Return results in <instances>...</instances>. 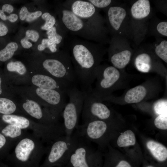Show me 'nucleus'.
<instances>
[{
  "label": "nucleus",
  "mask_w": 167,
  "mask_h": 167,
  "mask_svg": "<svg viewBox=\"0 0 167 167\" xmlns=\"http://www.w3.org/2000/svg\"><path fill=\"white\" fill-rule=\"evenodd\" d=\"M95 74L97 81L96 87L92 89L91 93L97 98L111 89L120 75L118 69L111 66L99 65L96 70Z\"/></svg>",
  "instance_id": "nucleus-15"
},
{
  "label": "nucleus",
  "mask_w": 167,
  "mask_h": 167,
  "mask_svg": "<svg viewBox=\"0 0 167 167\" xmlns=\"http://www.w3.org/2000/svg\"><path fill=\"white\" fill-rule=\"evenodd\" d=\"M146 146L153 156L160 161H165L167 158V148L162 144L153 140H149Z\"/></svg>",
  "instance_id": "nucleus-25"
},
{
  "label": "nucleus",
  "mask_w": 167,
  "mask_h": 167,
  "mask_svg": "<svg viewBox=\"0 0 167 167\" xmlns=\"http://www.w3.org/2000/svg\"><path fill=\"white\" fill-rule=\"evenodd\" d=\"M167 101L161 100L157 101L154 105L153 109L159 115L167 113Z\"/></svg>",
  "instance_id": "nucleus-36"
},
{
  "label": "nucleus",
  "mask_w": 167,
  "mask_h": 167,
  "mask_svg": "<svg viewBox=\"0 0 167 167\" xmlns=\"http://www.w3.org/2000/svg\"><path fill=\"white\" fill-rule=\"evenodd\" d=\"M88 2L91 3L95 7L100 9H104L108 7L113 5L117 2L111 0H88Z\"/></svg>",
  "instance_id": "nucleus-34"
},
{
  "label": "nucleus",
  "mask_w": 167,
  "mask_h": 167,
  "mask_svg": "<svg viewBox=\"0 0 167 167\" xmlns=\"http://www.w3.org/2000/svg\"><path fill=\"white\" fill-rule=\"evenodd\" d=\"M146 167H154L153 166H147Z\"/></svg>",
  "instance_id": "nucleus-42"
},
{
  "label": "nucleus",
  "mask_w": 167,
  "mask_h": 167,
  "mask_svg": "<svg viewBox=\"0 0 167 167\" xmlns=\"http://www.w3.org/2000/svg\"><path fill=\"white\" fill-rule=\"evenodd\" d=\"M78 139L75 132L70 136L64 135L53 140L47 147V156L40 167H51L68 160Z\"/></svg>",
  "instance_id": "nucleus-10"
},
{
  "label": "nucleus",
  "mask_w": 167,
  "mask_h": 167,
  "mask_svg": "<svg viewBox=\"0 0 167 167\" xmlns=\"http://www.w3.org/2000/svg\"><path fill=\"white\" fill-rule=\"evenodd\" d=\"M129 11L132 40L137 47L147 34L149 21L153 14L148 0L135 1Z\"/></svg>",
  "instance_id": "nucleus-7"
},
{
  "label": "nucleus",
  "mask_w": 167,
  "mask_h": 167,
  "mask_svg": "<svg viewBox=\"0 0 167 167\" xmlns=\"http://www.w3.org/2000/svg\"><path fill=\"white\" fill-rule=\"evenodd\" d=\"M67 49L80 90L91 93L96 70L107 49L103 44L77 38L70 41Z\"/></svg>",
  "instance_id": "nucleus-1"
},
{
  "label": "nucleus",
  "mask_w": 167,
  "mask_h": 167,
  "mask_svg": "<svg viewBox=\"0 0 167 167\" xmlns=\"http://www.w3.org/2000/svg\"><path fill=\"white\" fill-rule=\"evenodd\" d=\"M6 75L9 82L16 85L29 84L30 71L21 61H10L6 64Z\"/></svg>",
  "instance_id": "nucleus-18"
},
{
  "label": "nucleus",
  "mask_w": 167,
  "mask_h": 167,
  "mask_svg": "<svg viewBox=\"0 0 167 167\" xmlns=\"http://www.w3.org/2000/svg\"><path fill=\"white\" fill-rule=\"evenodd\" d=\"M15 143L5 137L0 133V157L8 153Z\"/></svg>",
  "instance_id": "nucleus-32"
},
{
  "label": "nucleus",
  "mask_w": 167,
  "mask_h": 167,
  "mask_svg": "<svg viewBox=\"0 0 167 167\" xmlns=\"http://www.w3.org/2000/svg\"><path fill=\"white\" fill-rule=\"evenodd\" d=\"M155 38L167 37V21L152 16L149 21L147 34Z\"/></svg>",
  "instance_id": "nucleus-21"
},
{
  "label": "nucleus",
  "mask_w": 167,
  "mask_h": 167,
  "mask_svg": "<svg viewBox=\"0 0 167 167\" xmlns=\"http://www.w3.org/2000/svg\"><path fill=\"white\" fill-rule=\"evenodd\" d=\"M67 32L57 21L55 25L46 32L47 38L58 45H61Z\"/></svg>",
  "instance_id": "nucleus-23"
},
{
  "label": "nucleus",
  "mask_w": 167,
  "mask_h": 167,
  "mask_svg": "<svg viewBox=\"0 0 167 167\" xmlns=\"http://www.w3.org/2000/svg\"><path fill=\"white\" fill-rule=\"evenodd\" d=\"M59 45L47 38H43L37 46L40 51H45L46 54H53L58 52Z\"/></svg>",
  "instance_id": "nucleus-31"
},
{
  "label": "nucleus",
  "mask_w": 167,
  "mask_h": 167,
  "mask_svg": "<svg viewBox=\"0 0 167 167\" xmlns=\"http://www.w3.org/2000/svg\"><path fill=\"white\" fill-rule=\"evenodd\" d=\"M109 43L107 51L113 66L118 69L124 68L129 63L133 51L129 40L122 36H113Z\"/></svg>",
  "instance_id": "nucleus-12"
},
{
  "label": "nucleus",
  "mask_w": 167,
  "mask_h": 167,
  "mask_svg": "<svg viewBox=\"0 0 167 167\" xmlns=\"http://www.w3.org/2000/svg\"><path fill=\"white\" fill-rule=\"evenodd\" d=\"M41 18L45 21L41 27V29L43 30H48L54 26L57 22L55 17L48 11L43 12Z\"/></svg>",
  "instance_id": "nucleus-33"
},
{
  "label": "nucleus",
  "mask_w": 167,
  "mask_h": 167,
  "mask_svg": "<svg viewBox=\"0 0 167 167\" xmlns=\"http://www.w3.org/2000/svg\"><path fill=\"white\" fill-rule=\"evenodd\" d=\"M22 99L17 103L25 116L34 121L48 126L58 125L59 117L49 109L40 105L36 101L20 95Z\"/></svg>",
  "instance_id": "nucleus-11"
},
{
  "label": "nucleus",
  "mask_w": 167,
  "mask_h": 167,
  "mask_svg": "<svg viewBox=\"0 0 167 167\" xmlns=\"http://www.w3.org/2000/svg\"><path fill=\"white\" fill-rule=\"evenodd\" d=\"M69 101L66 103L61 113L62 124L65 135L70 136L78 126L79 116L83 109L87 93L75 86L67 92Z\"/></svg>",
  "instance_id": "nucleus-9"
},
{
  "label": "nucleus",
  "mask_w": 167,
  "mask_h": 167,
  "mask_svg": "<svg viewBox=\"0 0 167 167\" xmlns=\"http://www.w3.org/2000/svg\"><path fill=\"white\" fill-rule=\"evenodd\" d=\"M0 117L1 120L5 123L16 125L23 130H31L44 143L49 144L58 138L65 135L62 124L46 125L26 116L15 114L4 115Z\"/></svg>",
  "instance_id": "nucleus-6"
},
{
  "label": "nucleus",
  "mask_w": 167,
  "mask_h": 167,
  "mask_svg": "<svg viewBox=\"0 0 167 167\" xmlns=\"http://www.w3.org/2000/svg\"><path fill=\"white\" fill-rule=\"evenodd\" d=\"M18 16L15 13H12L10 14L4 13L0 9V19L4 22L8 21L11 23L16 22L18 19Z\"/></svg>",
  "instance_id": "nucleus-37"
},
{
  "label": "nucleus",
  "mask_w": 167,
  "mask_h": 167,
  "mask_svg": "<svg viewBox=\"0 0 167 167\" xmlns=\"http://www.w3.org/2000/svg\"><path fill=\"white\" fill-rule=\"evenodd\" d=\"M147 90L143 86L138 85L129 90L126 93L124 100L129 104L139 103L145 97Z\"/></svg>",
  "instance_id": "nucleus-24"
},
{
  "label": "nucleus",
  "mask_w": 167,
  "mask_h": 167,
  "mask_svg": "<svg viewBox=\"0 0 167 167\" xmlns=\"http://www.w3.org/2000/svg\"><path fill=\"white\" fill-rule=\"evenodd\" d=\"M15 90L16 93L36 101L59 118L66 104V96L67 94L63 92L44 89L32 85L21 88L15 87Z\"/></svg>",
  "instance_id": "nucleus-5"
},
{
  "label": "nucleus",
  "mask_w": 167,
  "mask_h": 167,
  "mask_svg": "<svg viewBox=\"0 0 167 167\" xmlns=\"http://www.w3.org/2000/svg\"><path fill=\"white\" fill-rule=\"evenodd\" d=\"M100 99L91 93L87 94L82 111V118L84 123L95 120H105L111 115V111Z\"/></svg>",
  "instance_id": "nucleus-16"
},
{
  "label": "nucleus",
  "mask_w": 167,
  "mask_h": 167,
  "mask_svg": "<svg viewBox=\"0 0 167 167\" xmlns=\"http://www.w3.org/2000/svg\"><path fill=\"white\" fill-rule=\"evenodd\" d=\"M44 143L33 133H28L15 144L9 158L16 167H39L40 161L47 151Z\"/></svg>",
  "instance_id": "nucleus-4"
},
{
  "label": "nucleus",
  "mask_w": 167,
  "mask_h": 167,
  "mask_svg": "<svg viewBox=\"0 0 167 167\" xmlns=\"http://www.w3.org/2000/svg\"><path fill=\"white\" fill-rule=\"evenodd\" d=\"M40 34L37 31L34 29L26 30L24 36L20 40L22 46L25 49H29L33 46V43H36L40 39Z\"/></svg>",
  "instance_id": "nucleus-27"
},
{
  "label": "nucleus",
  "mask_w": 167,
  "mask_h": 167,
  "mask_svg": "<svg viewBox=\"0 0 167 167\" xmlns=\"http://www.w3.org/2000/svg\"><path fill=\"white\" fill-rule=\"evenodd\" d=\"M43 13L41 10L29 12L27 7L24 6L22 7L20 10L19 17L21 21L31 23L41 16Z\"/></svg>",
  "instance_id": "nucleus-29"
},
{
  "label": "nucleus",
  "mask_w": 167,
  "mask_h": 167,
  "mask_svg": "<svg viewBox=\"0 0 167 167\" xmlns=\"http://www.w3.org/2000/svg\"><path fill=\"white\" fill-rule=\"evenodd\" d=\"M62 4L77 16L100 26L107 27L99 9L88 0H66Z\"/></svg>",
  "instance_id": "nucleus-13"
},
{
  "label": "nucleus",
  "mask_w": 167,
  "mask_h": 167,
  "mask_svg": "<svg viewBox=\"0 0 167 167\" xmlns=\"http://www.w3.org/2000/svg\"><path fill=\"white\" fill-rule=\"evenodd\" d=\"M115 167H131L130 164L125 161H121L119 162Z\"/></svg>",
  "instance_id": "nucleus-40"
},
{
  "label": "nucleus",
  "mask_w": 167,
  "mask_h": 167,
  "mask_svg": "<svg viewBox=\"0 0 167 167\" xmlns=\"http://www.w3.org/2000/svg\"><path fill=\"white\" fill-rule=\"evenodd\" d=\"M150 46L155 54L165 62L167 63V41L162 38L156 37Z\"/></svg>",
  "instance_id": "nucleus-26"
},
{
  "label": "nucleus",
  "mask_w": 167,
  "mask_h": 167,
  "mask_svg": "<svg viewBox=\"0 0 167 167\" xmlns=\"http://www.w3.org/2000/svg\"><path fill=\"white\" fill-rule=\"evenodd\" d=\"M30 71L29 83L37 87L55 90L66 93L73 87L61 82L44 73L32 70Z\"/></svg>",
  "instance_id": "nucleus-17"
},
{
  "label": "nucleus",
  "mask_w": 167,
  "mask_h": 167,
  "mask_svg": "<svg viewBox=\"0 0 167 167\" xmlns=\"http://www.w3.org/2000/svg\"><path fill=\"white\" fill-rule=\"evenodd\" d=\"M136 48L137 54L134 60L135 67L139 71L148 72L152 68V56L154 53L150 45L138 46Z\"/></svg>",
  "instance_id": "nucleus-19"
},
{
  "label": "nucleus",
  "mask_w": 167,
  "mask_h": 167,
  "mask_svg": "<svg viewBox=\"0 0 167 167\" xmlns=\"http://www.w3.org/2000/svg\"><path fill=\"white\" fill-rule=\"evenodd\" d=\"M18 49V45L15 41L8 42L0 49V62H5L11 59Z\"/></svg>",
  "instance_id": "nucleus-28"
},
{
  "label": "nucleus",
  "mask_w": 167,
  "mask_h": 167,
  "mask_svg": "<svg viewBox=\"0 0 167 167\" xmlns=\"http://www.w3.org/2000/svg\"><path fill=\"white\" fill-rule=\"evenodd\" d=\"M136 143L135 135L131 130H127L122 134L118 137L117 143L120 147L133 145Z\"/></svg>",
  "instance_id": "nucleus-30"
},
{
  "label": "nucleus",
  "mask_w": 167,
  "mask_h": 167,
  "mask_svg": "<svg viewBox=\"0 0 167 167\" xmlns=\"http://www.w3.org/2000/svg\"><path fill=\"white\" fill-rule=\"evenodd\" d=\"M129 9L117 2L103 9L106 25L112 36H119L132 40Z\"/></svg>",
  "instance_id": "nucleus-8"
},
{
  "label": "nucleus",
  "mask_w": 167,
  "mask_h": 167,
  "mask_svg": "<svg viewBox=\"0 0 167 167\" xmlns=\"http://www.w3.org/2000/svg\"><path fill=\"white\" fill-rule=\"evenodd\" d=\"M0 133L16 143L28 132L19 127L0 121Z\"/></svg>",
  "instance_id": "nucleus-20"
},
{
  "label": "nucleus",
  "mask_w": 167,
  "mask_h": 167,
  "mask_svg": "<svg viewBox=\"0 0 167 167\" xmlns=\"http://www.w3.org/2000/svg\"><path fill=\"white\" fill-rule=\"evenodd\" d=\"M91 143L78 136L68 160L72 167H91L90 163L97 157L98 153L92 148Z\"/></svg>",
  "instance_id": "nucleus-14"
},
{
  "label": "nucleus",
  "mask_w": 167,
  "mask_h": 167,
  "mask_svg": "<svg viewBox=\"0 0 167 167\" xmlns=\"http://www.w3.org/2000/svg\"><path fill=\"white\" fill-rule=\"evenodd\" d=\"M4 12L10 14L13 13L14 10V7L11 5L9 4H3L0 9Z\"/></svg>",
  "instance_id": "nucleus-39"
},
{
  "label": "nucleus",
  "mask_w": 167,
  "mask_h": 167,
  "mask_svg": "<svg viewBox=\"0 0 167 167\" xmlns=\"http://www.w3.org/2000/svg\"><path fill=\"white\" fill-rule=\"evenodd\" d=\"M56 11L59 23L67 32L104 45L109 43V33L106 27L100 26L77 16L62 3L57 6Z\"/></svg>",
  "instance_id": "nucleus-2"
},
{
  "label": "nucleus",
  "mask_w": 167,
  "mask_h": 167,
  "mask_svg": "<svg viewBox=\"0 0 167 167\" xmlns=\"http://www.w3.org/2000/svg\"><path fill=\"white\" fill-rule=\"evenodd\" d=\"M9 29L6 24L0 19V37H3L7 35Z\"/></svg>",
  "instance_id": "nucleus-38"
},
{
  "label": "nucleus",
  "mask_w": 167,
  "mask_h": 167,
  "mask_svg": "<svg viewBox=\"0 0 167 167\" xmlns=\"http://www.w3.org/2000/svg\"><path fill=\"white\" fill-rule=\"evenodd\" d=\"M32 70L44 73L71 86H76V76L67 48L53 54H45Z\"/></svg>",
  "instance_id": "nucleus-3"
},
{
  "label": "nucleus",
  "mask_w": 167,
  "mask_h": 167,
  "mask_svg": "<svg viewBox=\"0 0 167 167\" xmlns=\"http://www.w3.org/2000/svg\"><path fill=\"white\" fill-rule=\"evenodd\" d=\"M11 114L25 116L20 109L17 102L12 98L0 97V116Z\"/></svg>",
  "instance_id": "nucleus-22"
},
{
  "label": "nucleus",
  "mask_w": 167,
  "mask_h": 167,
  "mask_svg": "<svg viewBox=\"0 0 167 167\" xmlns=\"http://www.w3.org/2000/svg\"><path fill=\"white\" fill-rule=\"evenodd\" d=\"M154 123L156 126L161 129H167V113L159 115L155 119Z\"/></svg>",
  "instance_id": "nucleus-35"
},
{
  "label": "nucleus",
  "mask_w": 167,
  "mask_h": 167,
  "mask_svg": "<svg viewBox=\"0 0 167 167\" xmlns=\"http://www.w3.org/2000/svg\"><path fill=\"white\" fill-rule=\"evenodd\" d=\"M2 79L0 76V96L3 93V89L2 87Z\"/></svg>",
  "instance_id": "nucleus-41"
}]
</instances>
